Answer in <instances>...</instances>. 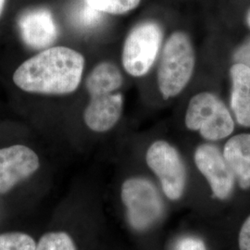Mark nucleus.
<instances>
[{
  "label": "nucleus",
  "mask_w": 250,
  "mask_h": 250,
  "mask_svg": "<svg viewBox=\"0 0 250 250\" xmlns=\"http://www.w3.org/2000/svg\"><path fill=\"white\" fill-rule=\"evenodd\" d=\"M84 58L67 46L45 48L22 63L13 74V82L28 93L62 96L80 85Z\"/></svg>",
  "instance_id": "1"
},
{
  "label": "nucleus",
  "mask_w": 250,
  "mask_h": 250,
  "mask_svg": "<svg viewBox=\"0 0 250 250\" xmlns=\"http://www.w3.org/2000/svg\"><path fill=\"white\" fill-rule=\"evenodd\" d=\"M195 65V51L188 35L173 33L163 47L158 69V86L164 99L174 98L187 87Z\"/></svg>",
  "instance_id": "2"
},
{
  "label": "nucleus",
  "mask_w": 250,
  "mask_h": 250,
  "mask_svg": "<svg viewBox=\"0 0 250 250\" xmlns=\"http://www.w3.org/2000/svg\"><path fill=\"white\" fill-rule=\"evenodd\" d=\"M122 201L131 227L137 232L149 230L164 214L165 207L157 187L148 179H127L122 186Z\"/></svg>",
  "instance_id": "3"
},
{
  "label": "nucleus",
  "mask_w": 250,
  "mask_h": 250,
  "mask_svg": "<svg viewBox=\"0 0 250 250\" xmlns=\"http://www.w3.org/2000/svg\"><path fill=\"white\" fill-rule=\"evenodd\" d=\"M185 123L189 130L199 132L208 141L224 139L234 130L230 110L221 99L209 92L199 93L190 99Z\"/></svg>",
  "instance_id": "4"
},
{
  "label": "nucleus",
  "mask_w": 250,
  "mask_h": 250,
  "mask_svg": "<svg viewBox=\"0 0 250 250\" xmlns=\"http://www.w3.org/2000/svg\"><path fill=\"white\" fill-rule=\"evenodd\" d=\"M161 26L151 21L134 27L125 39L122 62L125 71L134 77H142L150 71L161 50Z\"/></svg>",
  "instance_id": "5"
},
{
  "label": "nucleus",
  "mask_w": 250,
  "mask_h": 250,
  "mask_svg": "<svg viewBox=\"0 0 250 250\" xmlns=\"http://www.w3.org/2000/svg\"><path fill=\"white\" fill-rule=\"evenodd\" d=\"M146 161L160 180L165 196L170 200L180 199L187 186V170L178 150L168 142L158 140L148 147Z\"/></svg>",
  "instance_id": "6"
},
{
  "label": "nucleus",
  "mask_w": 250,
  "mask_h": 250,
  "mask_svg": "<svg viewBox=\"0 0 250 250\" xmlns=\"http://www.w3.org/2000/svg\"><path fill=\"white\" fill-rule=\"evenodd\" d=\"M194 159L197 169L207 179L215 197L221 200L229 198L233 191L235 178L220 149L213 145L203 144L196 149Z\"/></svg>",
  "instance_id": "7"
},
{
  "label": "nucleus",
  "mask_w": 250,
  "mask_h": 250,
  "mask_svg": "<svg viewBox=\"0 0 250 250\" xmlns=\"http://www.w3.org/2000/svg\"><path fill=\"white\" fill-rule=\"evenodd\" d=\"M39 158L26 146L15 145L0 149V195L6 194L38 170Z\"/></svg>",
  "instance_id": "8"
},
{
  "label": "nucleus",
  "mask_w": 250,
  "mask_h": 250,
  "mask_svg": "<svg viewBox=\"0 0 250 250\" xmlns=\"http://www.w3.org/2000/svg\"><path fill=\"white\" fill-rule=\"evenodd\" d=\"M18 25L23 42L36 49L47 47L58 37V27L48 9L27 10L20 16Z\"/></svg>",
  "instance_id": "9"
},
{
  "label": "nucleus",
  "mask_w": 250,
  "mask_h": 250,
  "mask_svg": "<svg viewBox=\"0 0 250 250\" xmlns=\"http://www.w3.org/2000/svg\"><path fill=\"white\" fill-rule=\"evenodd\" d=\"M123 110L124 96L120 93L90 97L83 112V121L90 130L105 133L117 125Z\"/></svg>",
  "instance_id": "10"
},
{
  "label": "nucleus",
  "mask_w": 250,
  "mask_h": 250,
  "mask_svg": "<svg viewBox=\"0 0 250 250\" xmlns=\"http://www.w3.org/2000/svg\"><path fill=\"white\" fill-rule=\"evenodd\" d=\"M224 160L242 189L250 188V134L231 137L224 146Z\"/></svg>",
  "instance_id": "11"
},
{
  "label": "nucleus",
  "mask_w": 250,
  "mask_h": 250,
  "mask_svg": "<svg viewBox=\"0 0 250 250\" xmlns=\"http://www.w3.org/2000/svg\"><path fill=\"white\" fill-rule=\"evenodd\" d=\"M230 77L232 113L239 125L250 127V68L243 63H234L230 69Z\"/></svg>",
  "instance_id": "12"
},
{
  "label": "nucleus",
  "mask_w": 250,
  "mask_h": 250,
  "mask_svg": "<svg viewBox=\"0 0 250 250\" xmlns=\"http://www.w3.org/2000/svg\"><path fill=\"white\" fill-rule=\"evenodd\" d=\"M124 83L123 74L115 64L101 62L90 72L85 87L90 97L116 93Z\"/></svg>",
  "instance_id": "13"
},
{
  "label": "nucleus",
  "mask_w": 250,
  "mask_h": 250,
  "mask_svg": "<svg viewBox=\"0 0 250 250\" xmlns=\"http://www.w3.org/2000/svg\"><path fill=\"white\" fill-rule=\"evenodd\" d=\"M141 0H84L89 7L101 13L122 15L137 8Z\"/></svg>",
  "instance_id": "14"
},
{
  "label": "nucleus",
  "mask_w": 250,
  "mask_h": 250,
  "mask_svg": "<svg viewBox=\"0 0 250 250\" xmlns=\"http://www.w3.org/2000/svg\"><path fill=\"white\" fill-rule=\"evenodd\" d=\"M36 250H77L72 237L64 232H51L44 234Z\"/></svg>",
  "instance_id": "15"
},
{
  "label": "nucleus",
  "mask_w": 250,
  "mask_h": 250,
  "mask_svg": "<svg viewBox=\"0 0 250 250\" xmlns=\"http://www.w3.org/2000/svg\"><path fill=\"white\" fill-rule=\"evenodd\" d=\"M0 250H36V243L23 232H6L0 234Z\"/></svg>",
  "instance_id": "16"
},
{
  "label": "nucleus",
  "mask_w": 250,
  "mask_h": 250,
  "mask_svg": "<svg viewBox=\"0 0 250 250\" xmlns=\"http://www.w3.org/2000/svg\"><path fill=\"white\" fill-rule=\"evenodd\" d=\"M101 12L91 8L87 4L84 3L83 6L77 9L74 16V21L79 26L91 28L95 25H98L101 21Z\"/></svg>",
  "instance_id": "17"
},
{
  "label": "nucleus",
  "mask_w": 250,
  "mask_h": 250,
  "mask_svg": "<svg viewBox=\"0 0 250 250\" xmlns=\"http://www.w3.org/2000/svg\"><path fill=\"white\" fill-rule=\"evenodd\" d=\"M175 250H207V249L201 239L196 236H185L177 242Z\"/></svg>",
  "instance_id": "18"
},
{
  "label": "nucleus",
  "mask_w": 250,
  "mask_h": 250,
  "mask_svg": "<svg viewBox=\"0 0 250 250\" xmlns=\"http://www.w3.org/2000/svg\"><path fill=\"white\" fill-rule=\"evenodd\" d=\"M233 59L236 62L243 63L250 68V38L236 49Z\"/></svg>",
  "instance_id": "19"
},
{
  "label": "nucleus",
  "mask_w": 250,
  "mask_h": 250,
  "mask_svg": "<svg viewBox=\"0 0 250 250\" xmlns=\"http://www.w3.org/2000/svg\"><path fill=\"white\" fill-rule=\"evenodd\" d=\"M238 243L240 250H250V215L242 225Z\"/></svg>",
  "instance_id": "20"
},
{
  "label": "nucleus",
  "mask_w": 250,
  "mask_h": 250,
  "mask_svg": "<svg viewBox=\"0 0 250 250\" xmlns=\"http://www.w3.org/2000/svg\"><path fill=\"white\" fill-rule=\"evenodd\" d=\"M5 1H6V0H0V16L2 15V12H3V10H4Z\"/></svg>",
  "instance_id": "21"
},
{
  "label": "nucleus",
  "mask_w": 250,
  "mask_h": 250,
  "mask_svg": "<svg viewBox=\"0 0 250 250\" xmlns=\"http://www.w3.org/2000/svg\"><path fill=\"white\" fill-rule=\"evenodd\" d=\"M247 22H248V25L250 28V8L248 10V13H247Z\"/></svg>",
  "instance_id": "22"
}]
</instances>
